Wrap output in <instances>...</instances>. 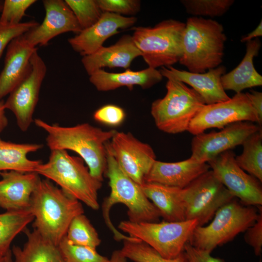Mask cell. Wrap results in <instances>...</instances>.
<instances>
[{"label": "cell", "instance_id": "47", "mask_svg": "<svg viewBox=\"0 0 262 262\" xmlns=\"http://www.w3.org/2000/svg\"><path fill=\"white\" fill-rule=\"evenodd\" d=\"M3 4V1L0 0V16L1 11H2V9Z\"/></svg>", "mask_w": 262, "mask_h": 262}, {"label": "cell", "instance_id": "37", "mask_svg": "<svg viewBox=\"0 0 262 262\" xmlns=\"http://www.w3.org/2000/svg\"><path fill=\"white\" fill-rule=\"evenodd\" d=\"M102 12L117 15H134L140 9V1L138 0H96Z\"/></svg>", "mask_w": 262, "mask_h": 262}, {"label": "cell", "instance_id": "18", "mask_svg": "<svg viewBox=\"0 0 262 262\" xmlns=\"http://www.w3.org/2000/svg\"><path fill=\"white\" fill-rule=\"evenodd\" d=\"M160 71L167 79L172 78L188 84L203 98L205 104H212L230 99L222 85L221 78L226 73L223 66L204 73L180 70L172 66L162 67Z\"/></svg>", "mask_w": 262, "mask_h": 262}, {"label": "cell", "instance_id": "16", "mask_svg": "<svg viewBox=\"0 0 262 262\" xmlns=\"http://www.w3.org/2000/svg\"><path fill=\"white\" fill-rule=\"evenodd\" d=\"M43 3L45 10L43 22L23 35L29 44L35 47L45 46L59 34L70 32L78 34L82 31L65 0H45Z\"/></svg>", "mask_w": 262, "mask_h": 262}, {"label": "cell", "instance_id": "8", "mask_svg": "<svg viewBox=\"0 0 262 262\" xmlns=\"http://www.w3.org/2000/svg\"><path fill=\"white\" fill-rule=\"evenodd\" d=\"M258 215L259 211L254 206L242 205L233 199L217 210L208 225L197 226L189 243L211 253L217 246L245 231L255 222Z\"/></svg>", "mask_w": 262, "mask_h": 262}, {"label": "cell", "instance_id": "33", "mask_svg": "<svg viewBox=\"0 0 262 262\" xmlns=\"http://www.w3.org/2000/svg\"><path fill=\"white\" fill-rule=\"evenodd\" d=\"M65 262H111L96 249L73 245L65 236L58 245Z\"/></svg>", "mask_w": 262, "mask_h": 262}, {"label": "cell", "instance_id": "1", "mask_svg": "<svg viewBox=\"0 0 262 262\" xmlns=\"http://www.w3.org/2000/svg\"><path fill=\"white\" fill-rule=\"evenodd\" d=\"M34 122L47 133L46 141L50 150L75 152L86 164L91 175L102 181L107 166L106 145L116 131H104L87 123L63 127L48 124L39 118Z\"/></svg>", "mask_w": 262, "mask_h": 262}, {"label": "cell", "instance_id": "25", "mask_svg": "<svg viewBox=\"0 0 262 262\" xmlns=\"http://www.w3.org/2000/svg\"><path fill=\"white\" fill-rule=\"evenodd\" d=\"M147 197L151 201L165 221L185 220L182 189L155 183L141 185Z\"/></svg>", "mask_w": 262, "mask_h": 262}, {"label": "cell", "instance_id": "14", "mask_svg": "<svg viewBox=\"0 0 262 262\" xmlns=\"http://www.w3.org/2000/svg\"><path fill=\"white\" fill-rule=\"evenodd\" d=\"M249 121L258 124V118L246 93H239L228 100L205 104L191 121L187 131L196 135L211 128L222 129L230 124Z\"/></svg>", "mask_w": 262, "mask_h": 262}, {"label": "cell", "instance_id": "24", "mask_svg": "<svg viewBox=\"0 0 262 262\" xmlns=\"http://www.w3.org/2000/svg\"><path fill=\"white\" fill-rule=\"evenodd\" d=\"M261 47V43L258 38L246 42V52L240 63L221 77L222 85L225 91L232 90L239 93L245 89L262 85V76L253 64L254 58L258 55Z\"/></svg>", "mask_w": 262, "mask_h": 262}, {"label": "cell", "instance_id": "26", "mask_svg": "<svg viewBox=\"0 0 262 262\" xmlns=\"http://www.w3.org/2000/svg\"><path fill=\"white\" fill-rule=\"evenodd\" d=\"M27 241L22 247L14 246L13 262H65L58 246L42 237L36 230L26 229Z\"/></svg>", "mask_w": 262, "mask_h": 262}, {"label": "cell", "instance_id": "46", "mask_svg": "<svg viewBox=\"0 0 262 262\" xmlns=\"http://www.w3.org/2000/svg\"><path fill=\"white\" fill-rule=\"evenodd\" d=\"M5 108L4 107V102L0 101V114L5 113Z\"/></svg>", "mask_w": 262, "mask_h": 262}, {"label": "cell", "instance_id": "12", "mask_svg": "<svg viewBox=\"0 0 262 262\" xmlns=\"http://www.w3.org/2000/svg\"><path fill=\"white\" fill-rule=\"evenodd\" d=\"M46 72V65L37 49L31 57L29 71L4 102L5 109L15 115L17 125L22 131H27L33 121V115Z\"/></svg>", "mask_w": 262, "mask_h": 262}, {"label": "cell", "instance_id": "4", "mask_svg": "<svg viewBox=\"0 0 262 262\" xmlns=\"http://www.w3.org/2000/svg\"><path fill=\"white\" fill-rule=\"evenodd\" d=\"M107 151V150H106ZM109 179L111 193L102 204L105 222L113 232L116 241H133L134 238L118 231L110 218V210L116 203L125 205L128 209L129 221L132 222H158L161 217L159 211L147 197L141 185L128 176L120 168L113 156L107 151L105 172Z\"/></svg>", "mask_w": 262, "mask_h": 262}, {"label": "cell", "instance_id": "31", "mask_svg": "<svg viewBox=\"0 0 262 262\" xmlns=\"http://www.w3.org/2000/svg\"><path fill=\"white\" fill-rule=\"evenodd\" d=\"M120 251L127 259L134 262H187L184 251L174 259H168L143 241L124 240Z\"/></svg>", "mask_w": 262, "mask_h": 262}, {"label": "cell", "instance_id": "5", "mask_svg": "<svg viewBox=\"0 0 262 262\" xmlns=\"http://www.w3.org/2000/svg\"><path fill=\"white\" fill-rule=\"evenodd\" d=\"M35 172L55 182L71 197L98 209V193L102 182L91 175L80 157L71 156L66 150H51L48 161L40 164Z\"/></svg>", "mask_w": 262, "mask_h": 262}, {"label": "cell", "instance_id": "35", "mask_svg": "<svg viewBox=\"0 0 262 262\" xmlns=\"http://www.w3.org/2000/svg\"><path fill=\"white\" fill-rule=\"evenodd\" d=\"M35 2V0L3 1L0 22L7 24H17L21 23L26 10Z\"/></svg>", "mask_w": 262, "mask_h": 262}, {"label": "cell", "instance_id": "20", "mask_svg": "<svg viewBox=\"0 0 262 262\" xmlns=\"http://www.w3.org/2000/svg\"><path fill=\"white\" fill-rule=\"evenodd\" d=\"M37 48L21 35L8 45L4 65L0 73V101L9 95L25 77L31 67V58Z\"/></svg>", "mask_w": 262, "mask_h": 262}, {"label": "cell", "instance_id": "41", "mask_svg": "<svg viewBox=\"0 0 262 262\" xmlns=\"http://www.w3.org/2000/svg\"><path fill=\"white\" fill-rule=\"evenodd\" d=\"M255 112L258 124L262 127V93L255 90L246 93Z\"/></svg>", "mask_w": 262, "mask_h": 262}, {"label": "cell", "instance_id": "30", "mask_svg": "<svg viewBox=\"0 0 262 262\" xmlns=\"http://www.w3.org/2000/svg\"><path fill=\"white\" fill-rule=\"evenodd\" d=\"M65 237L73 245L95 249L101 243L97 231L83 213L76 216L72 219Z\"/></svg>", "mask_w": 262, "mask_h": 262}, {"label": "cell", "instance_id": "29", "mask_svg": "<svg viewBox=\"0 0 262 262\" xmlns=\"http://www.w3.org/2000/svg\"><path fill=\"white\" fill-rule=\"evenodd\" d=\"M242 153L235 156L239 166L262 182V129L248 137L242 145Z\"/></svg>", "mask_w": 262, "mask_h": 262}, {"label": "cell", "instance_id": "13", "mask_svg": "<svg viewBox=\"0 0 262 262\" xmlns=\"http://www.w3.org/2000/svg\"><path fill=\"white\" fill-rule=\"evenodd\" d=\"M235 156L233 151L229 150L207 164L218 180L242 204L262 206V182L240 168L236 162Z\"/></svg>", "mask_w": 262, "mask_h": 262}, {"label": "cell", "instance_id": "28", "mask_svg": "<svg viewBox=\"0 0 262 262\" xmlns=\"http://www.w3.org/2000/svg\"><path fill=\"white\" fill-rule=\"evenodd\" d=\"M33 220L30 209L0 213V256H3L10 250L14 239Z\"/></svg>", "mask_w": 262, "mask_h": 262}, {"label": "cell", "instance_id": "22", "mask_svg": "<svg viewBox=\"0 0 262 262\" xmlns=\"http://www.w3.org/2000/svg\"><path fill=\"white\" fill-rule=\"evenodd\" d=\"M139 56H141V53L131 36L126 34L115 44L108 47L103 46L94 53L83 56L82 63L89 76L104 67L128 69L132 61Z\"/></svg>", "mask_w": 262, "mask_h": 262}, {"label": "cell", "instance_id": "21", "mask_svg": "<svg viewBox=\"0 0 262 262\" xmlns=\"http://www.w3.org/2000/svg\"><path fill=\"white\" fill-rule=\"evenodd\" d=\"M210 169L207 163H197L190 158L174 163L156 160L145 181L183 189Z\"/></svg>", "mask_w": 262, "mask_h": 262}, {"label": "cell", "instance_id": "43", "mask_svg": "<svg viewBox=\"0 0 262 262\" xmlns=\"http://www.w3.org/2000/svg\"><path fill=\"white\" fill-rule=\"evenodd\" d=\"M111 262H127V259L122 254L120 250L114 251L110 259Z\"/></svg>", "mask_w": 262, "mask_h": 262}, {"label": "cell", "instance_id": "40", "mask_svg": "<svg viewBox=\"0 0 262 262\" xmlns=\"http://www.w3.org/2000/svg\"><path fill=\"white\" fill-rule=\"evenodd\" d=\"M187 262H224L223 259L213 257L210 252L196 248L189 242L184 246Z\"/></svg>", "mask_w": 262, "mask_h": 262}, {"label": "cell", "instance_id": "44", "mask_svg": "<svg viewBox=\"0 0 262 262\" xmlns=\"http://www.w3.org/2000/svg\"><path fill=\"white\" fill-rule=\"evenodd\" d=\"M8 124V120L5 113L0 114V133L4 130Z\"/></svg>", "mask_w": 262, "mask_h": 262}, {"label": "cell", "instance_id": "38", "mask_svg": "<svg viewBox=\"0 0 262 262\" xmlns=\"http://www.w3.org/2000/svg\"><path fill=\"white\" fill-rule=\"evenodd\" d=\"M125 115V111L120 107L108 104L96 110L93 117L98 122L110 126H116L123 122Z\"/></svg>", "mask_w": 262, "mask_h": 262}, {"label": "cell", "instance_id": "32", "mask_svg": "<svg viewBox=\"0 0 262 262\" xmlns=\"http://www.w3.org/2000/svg\"><path fill=\"white\" fill-rule=\"evenodd\" d=\"M233 0H183L181 2L189 14L196 16H221L234 3Z\"/></svg>", "mask_w": 262, "mask_h": 262}, {"label": "cell", "instance_id": "2", "mask_svg": "<svg viewBox=\"0 0 262 262\" xmlns=\"http://www.w3.org/2000/svg\"><path fill=\"white\" fill-rule=\"evenodd\" d=\"M30 210L34 217V229L57 246L72 219L84 213L80 201L47 179L39 181L31 197Z\"/></svg>", "mask_w": 262, "mask_h": 262}, {"label": "cell", "instance_id": "36", "mask_svg": "<svg viewBox=\"0 0 262 262\" xmlns=\"http://www.w3.org/2000/svg\"><path fill=\"white\" fill-rule=\"evenodd\" d=\"M38 24L34 20L21 22L17 24L0 22V58L5 48L13 39L23 35Z\"/></svg>", "mask_w": 262, "mask_h": 262}, {"label": "cell", "instance_id": "23", "mask_svg": "<svg viewBox=\"0 0 262 262\" xmlns=\"http://www.w3.org/2000/svg\"><path fill=\"white\" fill-rule=\"evenodd\" d=\"M163 77L160 70L149 67L137 71L128 68L121 73H110L100 69L89 75V81L99 91H109L122 86L131 90L134 85L143 89L150 88L161 81Z\"/></svg>", "mask_w": 262, "mask_h": 262}, {"label": "cell", "instance_id": "27", "mask_svg": "<svg viewBox=\"0 0 262 262\" xmlns=\"http://www.w3.org/2000/svg\"><path fill=\"white\" fill-rule=\"evenodd\" d=\"M42 147L43 145L40 144L15 143L0 138V172L7 171L35 172L42 162L30 160L27 155Z\"/></svg>", "mask_w": 262, "mask_h": 262}, {"label": "cell", "instance_id": "17", "mask_svg": "<svg viewBox=\"0 0 262 262\" xmlns=\"http://www.w3.org/2000/svg\"><path fill=\"white\" fill-rule=\"evenodd\" d=\"M137 19L116 14L103 12L99 19L93 25L82 30L69 38L72 49L83 56L91 54L103 47L104 42L111 36L133 25Z\"/></svg>", "mask_w": 262, "mask_h": 262}, {"label": "cell", "instance_id": "48", "mask_svg": "<svg viewBox=\"0 0 262 262\" xmlns=\"http://www.w3.org/2000/svg\"><path fill=\"white\" fill-rule=\"evenodd\" d=\"M3 256H0V262H1Z\"/></svg>", "mask_w": 262, "mask_h": 262}, {"label": "cell", "instance_id": "15", "mask_svg": "<svg viewBox=\"0 0 262 262\" xmlns=\"http://www.w3.org/2000/svg\"><path fill=\"white\" fill-rule=\"evenodd\" d=\"M261 129L253 122L240 121L228 125L220 131L196 135L191 142L190 158L197 163H207L221 153L242 145L248 137Z\"/></svg>", "mask_w": 262, "mask_h": 262}, {"label": "cell", "instance_id": "3", "mask_svg": "<svg viewBox=\"0 0 262 262\" xmlns=\"http://www.w3.org/2000/svg\"><path fill=\"white\" fill-rule=\"evenodd\" d=\"M226 40L223 26L216 20L190 17L182 34L179 62L194 73L216 68L222 62Z\"/></svg>", "mask_w": 262, "mask_h": 262}, {"label": "cell", "instance_id": "42", "mask_svg": "<svg viewBox=\"0 0 262 262\" xmlns=\"http://www.w3.org/2000/svg\"><path fill=\"white\" fill-rule=\"evenodd\" d=\"M262 36V20L258 26L251 32L243 37L241 39L242 42H247L249 41Z\"/></svg>", "mask_w": 262, "mask_h": 262}, {"label": "cell", "instance_id": "6", "mask_svg": "<svg viewBox=\"0 0 262 262\" xmlns=\"http://www.w3.org/2000/svg\"><path fill=\"white\" fill-rule=\"evenodd\" d=\"M164 97L154 100L150 113L157 128L169 134L187 131L194 117L205 103L193 89L178 80L169 78Z\"/></svg>", "mask_w": 262, "mask_h": 262}, {"label": "cell", "instance_id": "45", "mask_svg": "<svg viewBox=\"0 0 262 262\" xmlns=\"http://www.w3.org/2000/svg\"><path fill=\"white\" fill-rule=\"evenodd\" d=\"M1 262H13V255L11 249L2 257Z\"/></svg>", "mask_w": 262, "mask_h": 262}, {"label": "cell", "instance_id": "19", "mask_svg": "<svg viewBox=\"0 0 262 262\" xmlns=\"http://www.w3.org/2000/svg\"><path fill=\"white\" fill-rule=\"evenodd\" d=\"M0 207L6 211L30 209L33 193L41 180L35 172H0Z\"/></svg>", "mask_w": 262, "mask_h": 262}, {"label": "cell", "instance_id": "7", "mask_svg": "<svg viewBox=\"0 0 262 262\" xmlns=\"http://www.w3.org/2000/svg\"><path fill=\"white\" fill-rule=\"evenodd\" d=\"M185 26L180 21L167 19L153 27L134 28L132 39L149 67H168L179 62Z\"/></svg>", "mask_w": 262, "mask_h": 262}, {"label": "cell", "instance_id": "10", "mask_svg": "<svg viewBox=\"0 0 262 262\" xmlns=\"http://www.w3.org/2000/svg\"><path fill=\"white\" fill-rule=\"evenodd\" d=\"M185 220L196 219L204 226L224 205L235 197L211 169L182 189Z\"/></svg>", "mask_w": 262, "mask_h": 262}, {"label": "cell", "instance_id": "39", "mask_svg": "<svg viewBox=\"0 0 262 262\" xmlns=\"http://www.w3.org/2000/svg\"><path fill=\"white\" fill-rule=\"evenodd\" d=\"M259 209V215L255 222L246 231L245 240L251 246L256 256L261 255L262 251V208Z\"/></svg>", "mask_w": 262, "mask_h": 262}, {"label": "cell", "instance_id": "34", "mask_svg": "<svg viewBox=\"0 0 262 262\" xmlns=\"http://www.w3.org/2000/svg\"><path fill=\"white\" fill-rule=\"evenodd\" d=\"M65 1L73 13L82 30L95 24L103 13L96 0H65Z\"/></svg>", "mask_w": 262, "mask_h": 262}, {"label": "cell", "instance_id": "9", "mask_svg": "<svg viewBox=\"0 0 262 262\" xmlns=\"http://www.w3.org/2000/svg\"><path fill=\"white\" fill-rule=\"evenodd\" d=\"M196 219L179 222H132L121 221L118 228L131 237L149 245L163 257L174 259L184 251L195 229Z\"/></svg>", "mask_w": 262, "mask_h": 262}, {"label": "cell", "instance_id": "11", "mask_svg": "<svg viewBox=\"0 0 262 262\" xmlns=\"http://www.w3.org/2000/svg\"><path fill=\"white\" fill-rule=\"evenodd\" d=\"M109 142L106 150L121 170L140 185L145 183V179L156 160L151 147L130 132L117 131Z\"/></svg>", "mask_w": 262, "mask_h": 262}]
</instances>
